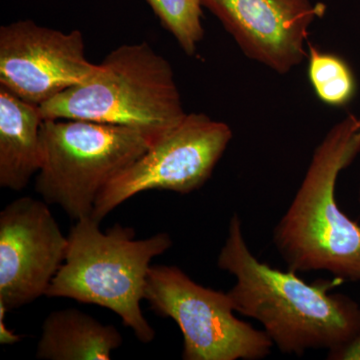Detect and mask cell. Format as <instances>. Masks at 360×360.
Instances as JSON below:
<instances>
[{"mask_svg": "<svg viewBox=\"0 0 360 360\" xmlns=\"http://www.w3.org/2000/svg\"><path fill=\"white\" fill-rule=\"evenodd\" d=\"M161 25L179 42L187 56L195 53L205 37L201 25L202 0H146Z\"/></svg>", "mask_w": 360, "mask_h": 360, "instance_id": "5bb4252c", "label": "cell"}, {"mask_svg": "<svg viewBox=\"0 0 360 360\" xmlns=\"http://www.w3.org/2000/svg\"><path fill=\"white\" fill-rule=\"evenodd\" d=\"M248 58L286 75L307 58L309 30L326 11L309 0H202Z\"/></svg>", "mask_w": 360, "mask_h": 360, "instance_id": "30bf717a", "label": "cell"}, {"mask_svg": "<svg viewBox=\"0 0 360 360\" xmlns=\"http://www.w3.org/2000/svg\"><path fill=\"white\" fill-rule=\"evenodd\" d=\"M360 153V116L336 123L315 148L288 212L274 229V241L288 269L328 271L360 281V225L336 201L338 175Z\"/></svg>", "mask_w": 360, "mask_h": 360, "instance_id": "7a4b0ae2", "label": "cell"}, {"mask_svg": "<svg viewBox=\"0 0 360 360\" xmlns=\"http://www.w3.org/2000/svg\"><path fill=\"white\" fill-rule=\"evenodd\" d=\"M122 336L91 315L75 309L51 312L41 328L35 357L44 360L110 359Z\"/></svg>", "mask_w": 360, "mask_h": 360, "instance_id": "7c38bea8", "label": "cell"}, {"mask_svg": "<svg viewBox=\"0 0 360 360\" xmlns=\"http://www.w3.org/2000/svg\"><path fill=\"white\" fill-rule=\"evenodd\" d=\"M359 202H360V189H359Z\"/></svg>", "mask_w": 360, "mask_h": 360, "instance_id": "2e32d148", "label": "cell"}, {"mask_svg": "<svg viewBox=\"0 0 360 360\" xmlns=\"http://www.w3.org/2000/svg\"><path fill=\"white\" fill-rule=\"evenodd\" d=\"M8 309L0 303V343L1 345H14L21 341V336L15 335L11 329L7 328L6 321V314Z\"/></svg>", "mask_w": 360, "mask_h": 360, "instance_id": "9a60e30c", "label": "cell"}, {"mask_svg": "<svg viewBox=\"0 0 360 360\" xmlns=\"http://www.w3.org/2000/svg\"><path fill=\"white\" fill-rule=\"evenodd\" d=\"M49 205L25 196L0 212V303L8 310L46 295L65 262L68 236Z\"/></svg>", "mask_w": 360, "mask_h": 360, "instance_id": "9c48e42d", "label": "cell"}, {"mask_svg": "<svg viewBox=\"0 0 360 360\" xmlns=\"http://www.w3.org/2000/svg\"><path fill=\"white\" fill-rule=\"evenodd\" d=\"M34 189L75 221L91 217L101 191L153 142L141 132L82 120H44Z\"/></svg>", "mask_w": 360, "mask_h": 360, "instance_id": "5b68a950", "label": "cell"}, {"mask_svg": "<svg viewBox=\"0 0 360 360\" xmlns=\"http://www.w3.org/2000/svg\"><path fill=\"white\" fill-rule=\"evenodd\" d=\"M309 47V77L317 97L328 105L341 108L349 103L356 94V80L345 59Z\"/></svg>", "mask_w": 360, "mask_h": 360, "instance_id": "4fadbf2b", "label": "cell"}, {"mask_svg": "<svg viewBox=\"0 0 360 360\" xmlns=\"http://www.w3.org/2000/svg\"><path fill=\"white\" fill-rule=\"evenodd\" d=\"M44 118L33 105L0 86V186L21 191L41 167Z\"/></svg>", "mask_w": 360, "mask_h": 360, "instance_id": "8fae6325", "label": "cell"}, {"mask_svg": "<svg viewBox=\"0 0 360 360\" xmlns=\"http://www.w3.org/2000/svg\"><path fill=\"white\" fill-rule=\"evenodd\" d=\"M144 300L184 335L186 360H258L271 352L264 333L234 315L227 292L205 288L176 266L153 265Z\"/></svg>", "mask_w": 360, "mask_h": 360, "instance_id": "8992f818", "label": "cell"}, {"mask_svg": "<svg viewBox=\"0 0 360 360\" xmlns=\"http://www.w3.org/2000/svg\"><path fill=\"white\" fill-rule=\"evenodd\" d=\"M97 68L85 56L79 30L63 32L32 20L0 27V86L26 103L41 106Z\"/></svg>", "mask_w": 360, "mask_h": 360, "instance_id": "ba28073f", "label": "cell"}, {"mask_svg": "<svg viewBox=\"0 0 360 360\" xmlns=\"http://www.w3.org/2000/svg\"><path fill=\"white\" fill-rule=\"evenodd\" d=\"M217 265L236 278L227 291L236 312L259 321L283 354L328 349L329 359H343L360 340L359 305L328 293L342 279L307 283L293 270L260 262L246 243L238 213L229 221Z\"/></svg>", "mask_w": 360, "mask_h": 360, "instance_id": "6da1fadb", "label": "cell"}, {"mask_svg": "<svg viewBox=\"0 0 360 360\" xmlns=\"http://www.w3.org/2000/svg\"><path fill=\"white\" fill-rule=\"evenodd\" d=\"M91 217L77 220L68 236L65 262L47 290L49 297L70 298L115 312L137 340L151 342L155 329L141 307L150 262L172 245L165 232L135 239L132 227L113 225L106 231Z\"/></svg>", "mask_w": 360, "mask_h": 360, "instance_id": "277c9868", "label": "cell"}, {"mask_svg": "<svg viewBox=\"0 0 360 360\" xmlns=\"http://www.w3.org/2000/svg\"><path fill=\"white\" fill-rule=\"evenodd\" d=\"M232 139L229 125L205 113H187L179 125L153 143L101 191L91 219L103 221L136 194L168 191L187 194L212 176Z\"/></svg>", "mask_w": 360, "mask_h": 360, "instance_id": "52a82bcc", "label": "cell"}, {"mask_svg": "<svg viewBox=\"0 0 360 360\" xmlns=\"http://www.w3.org/2000/svg\"><path fill=\"white\" fill-rule=\"evenodd\" d=\"M44 120H82L137 130L153 143L187 113L172 66L148 42L111 51L94 75L40 106Z\"/></svg>", "mask_w": 360, "mask_h": 360, "instance_id": "3957f363", "label": "cell"}]
</instances>
